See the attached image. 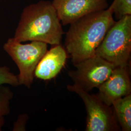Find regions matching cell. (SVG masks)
<instances>
[{
	"label": "cell",
	"instance_id": "3",
	"mask_svg": "<svg viewBox=\"0 0 131 131\" xmlns=\"http://www.w3.org/2000/svg\"><path fill=\"white\" fill-rule=\"evenodd\" d=\"M131 52V15H127L109 29L94 55L116 67H127Z\"/></svg>",
	"mask_w": 131,
	"mask_h": 131
},
{
	"label": "cell",
	"instance_id": "13",
	"mask_svg": "<svg viewBox=\"0 0 131 131\" xmlns=\"http://www.w3.org/2000/svg\"><path fill=\"white\" fill-rule=\"evenodd\" d=\"M9 84L14 87L19 85L18 76L11 72L6 66H0V85Z\"/></svg>",
	"mask_w": 131,
	"mask_h": 131
},
{
	"label": "cell",
	"instance_id": "4",
	"mask_svg": "<svg viewBox=\"0 0 131 131\" xmlns=\"http://www.w3.org/2000/svg\"><path fill=\"white\" fill-rule=\"evenodd\" d=\"M48 45L44 42L32 41L23 44L14 38L5 43L3 49L9 54L19 69V85L30 88L33 84L34 73L38 63L47 51Z\"/></svg>",
	"mask_w": 131,
	"mask_h": 131
},
{
	"label": "cell",
	"instance_id": "14",
	"mask_svg": "<svg viewBox=\"0 0 131 131\" xmlns=\"http://www.w3.org/2000/svg\"><path fill=\"white\" fill-rule=\"evenodd\" d=\"M28 115L26 114L19 115L17 121L14 122L13 131H25V126L26 123L28 121Z\"/></svg>",
	"mask_w": 131,
	"mask_h": 131
},
{
	"label": "cell",
	"instance_id": "8",
	"mask_svg": "<svg viewBox=\"0 0 131 131\" xmlns=\"http://www.w3.org/2000/svg\"><path fill=\"white\" fill-rule=\"evenodd\" d=\"M98 89L97 96L109 106L116 100L131 94V81L126 67H116L111 75Z\"/></svg>",
	"mask_w": 131,
	"mask_h": 131
},
{
	"label": "cell",
	"instance_id": "12",
	"mask_svg": "<svg viewBox=\"0 0 131 131\" xmlns=\"http://www.w3.org/2000/svg\"><path fill=\"white\" fill-rule=\"evenodd\" d=\"M108 7L117 20L127 15H131V0H114Z\"/></svg>",
	"mask_w": 131,
	"mask_h": 131
},
{
	"label": "cell",
	"instance_id": "9",
	"mask_svg": "<svg viewBox=\"0 0 131 131\" xmlns=\"http://www.w3.org/2000/svg\"><path fill=\"white\" fill-rule=\"evenodd\" d=\"M67 55L60 44L47 51L38 63L34 75L39 79H52L57 75L65 64Z\"/></svg>",
	"mask_w": 131,
	"mask_h": 131
},
{
	"label": "cell",
	"instance_id": "15",
	"mask_svg": "<svg viewBox=\"0 0 131 131\" xmlns=\"http://www.w3.org/2000/svg\"><path fill=\"white\" fill-rule=\"evenodd\" d=\"M5 124V118L4 117H0V131H1L2 127Z\"/></svg>",
	"mask_w": 131,
	"mask_h": 131
},
{
	"label": "cell",
	"instance_id": "5",
	"mask_svg": "<svg viewBox=\"0 0 131 131\" xmlns=\"http://www.w3.org/2000/svg\"><path fill=\"white\" fill-rule=\"evenodd\" d=\"M67 89L79 95L84 103L87 113L85 131L119 130L111 108L103 103L97 95L89 94L75 84L68 85Z\"/></svg>",
	"mask_w": 131,
	"mask_h": 131
},
{
	"label": "cell",
	"instance_id": "7",
	"mask_svg": "<svg viewBox=\"0 0 131 131\" xmlns=\"http://www.w3.org/2000/svg\"><path fill=\"white\" fill-rule=\"evenodd\" d=\"M52 3L64 25L70 24L86 15L108 7L107 0H53Z\"/></svg>",
	"mask_w": 131,
	"mask_h": 131
},
{
	"label": "cell",
	"instance_id": "11",
	"mask_svg": "<svg viewBox=\"0 0 131 131\" xmlns=\"http://www.w3.org/2000/svg\"><path fill=\"white\" fill-rule=\"evenodd\" d=\"M14 94L9 87L0 85V117H5L10 113V102Z\"/></svg>",
	"mask_w": 131,
	"mask_h": 131
},
{
	"label": "cell",
	"instance_id": "1",
	"mask_svg": "<svg viewBox=\"0 0 131 131\" xmlns=\"http://www.w3.org/2000/svg\"><path fill=\"white\" fill-rule=\"evenodd\" d=\"M116 21L109 7L84 16L70 24L65 45L74 65L94 56L109 29Z\"/></svg>",
	"mask_w": 131,
	"mask_h": 131
},
{
	"label": "cell",
	"instance_id": "2",
	"mask_svg": "<svg viewBox=\"0 0 131 131\" xmlns=\"http://www.w3.org/2000/svg\"><path fill=\"white\" fill-rule=\"evenodd\" d=\"M64 34L52 2L41 0L24 8L13 38L19 42L38 41L56 45L60 44Z\"/></svg>",
	"mask_w": 131,
	"mask_h": 131
},
{
	"label": "cell",
	"instance_id": "6",
	"mask_svg": "<svg viewBox=\"0 0 131 131\" xmlns=\"http://www.w3.org/2000/svg\"><path fill=\"white\" fill-rule=\"evenodd\" d=\"M76 70H70L69 75L85 91L89 92L100 85L111 75L116 67L102 58L94 55L74 65Z\"/></svg>",
	"mask_w": 131,
	"mask_h": 131
},
{
	"label": "cell",
	"instance_id": "10",
	"mask_svg": "<svg viewBox=\"0 0 131 131\" xmlns=\"http://www.w3.org/2000/svg\"><path fill=\"white\" fill-rule=\"evenodd\" d=\"M112 105L122 130L131 131V94L116 100L113 102Z\"/></svg>",
	"mask_w": 131,
	"mask_h": 131
}]
</instances>
